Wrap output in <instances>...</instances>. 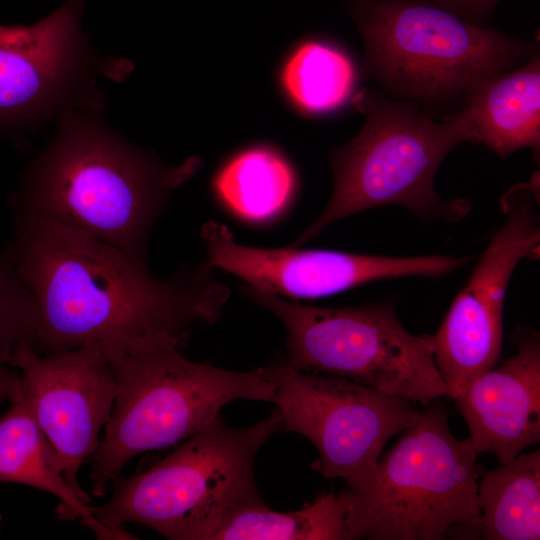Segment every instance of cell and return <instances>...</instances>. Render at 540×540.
<instances>
[{"mask_svg": "<svg viewBox=\"0 0 540 540\" xmlns=\"http://www.w3.org/2000/svg\"><path fill=\"white\" fill-rule=\"evenodd\" d=\"M84 0L28 27L0 26V129L67 108L85 68Z\"/></svg>", "mask_w": 540, "mask_h": 540, "instance_id": "12", "label": "cell"}, {"mask_svg": "<svg viewBox=\"0 0 540 540\" xmlns=\"http://www.w3.org/2000/svg\"><path fill=\"white\" fill-rule=\"evenodd\" d=\"M13 222L6 250L36 303L38 354L94 346L112 360L155 334L185 346L194 327L221 317L230 297L204 263L160 278L83 232L42 220Z\"/></svg>", "mask_w": 540, "mask_h": 540, "instance_id": "1", "label": "cell"}, {"mask_svg": "<svg viewBox=\"0 0 540 540\" xmlns=\"http://www.w3.org/2000/svg\"><path fill=\"white\" fill-rule=\"evenodd\" d=\"M200 157L162 162L99 119L63 111L57 134L11 197L13 221L42 220L83 232L147 265L151 230Z\"/></svg>", "mask_w": 540, "mask_h": 540, "instance_id": "2", "label": "cell"}, {"mask_svg": "<svg viewBox=\"0 0 540 540\" xmlns=\"http://www.w3.org/2000/svg\"><path fill=\"white\" fill-rule=\"evenodd\" d=\"M1 519H2V516H1V514H0V522H1Z\"/></svg>", "mask_w": 540, "mask_h": 540, "instance_id": "24", "label": "cell"}, {"mask_svg": "<svg viewBox=\"0 0 540 540\" xmlns=\"http://www.w3.org/2000/svg\"><path fill=\"white\" fill-rule=\"evenodd\" d=\"M215 187L237 213L252 220L269 218L287 203L294 176L286 160L267 147H254L232 158L219 172Z\"/></svg>", "mask_w": 540, "mask_h": 540, "instance_id": "19", "label": "cell"}, {"mask_svg": "<svg viewBox=\"0 0 540 540\" xmlns=\"http://www.w3.org/2000/svg\"><path fill=\"white\" fill-rule=\"evenodd\" d=\"M365 115L361 131L331 151L332 195L319 216L291 244L301 247L331 224L382 206H402L424 221L457 222L472 204L443 199L434 177L446 156L464 142L478 143L469 105L438 122L417 104L364 89L352 98Z\"/></svg>", "mask_w": 540, "mask_h": 540, "instance_id": "3", "label": "cell"}, {"mask_svg": "<svg viewBox=\"0 0 540 540\" xmlns=\"http://www.w3.org/2000/svg\"><path fill=\"white\" fill-rule=\"evenodd\" d=\"M517 351L474 379L454 399L477 452L507 463L540 440V340L519 332Z\"/></svg>", "mask_w": 540, "mask_h": 540, "instance_id": "14", "label": "cell"}, {"mask_svg": "<svg viewBox=\"0 0 540 540\" xmlns=\"http://www.w3.org/2000/svg\"><path fill=\"white\" fill-rule=\"evenodd\" d=\"M355 496L350 490L326 493L290 512L270 509L263 499L228 516L211 540H350Z\"/></svg>", "mask_w": 540, "mask_h": 540, "instance_id": "18", "label": "cell"}, {"mask_svg": "<svg viewBox=\"0 0 540 540\" xmlns=\"http://www.w3.org/2000/svg\"><path fill=\"white\" fill-rule=\"evenodd\" d=\"M283 429L280 413L246 428L218 415L146 471L117 478L110 500L92 506L104 525L147 526L171 540H211L234 511L261 500L254 478L257 452Z\"/></svg>", "mask_w": 540, "mask_h": 540, "instance_id": "6", "label": "cell"}, {"mask_svg": "<svg viewBox=\"0 0 540 540\" xmlns=\"http://www.w3.org/2000/svg\"><path fill=\"white\" fill-rule=\"evenodd\" d=\"M464 18L478 17L489 12L499 0H429Z\"/></svg>", "mask_w": 540, "mask_h": 540, "instance_id": "22", "label": "cell"}, {"mask_svg": "<svg viewBox=\"0 0 540 540\" xmlns=\"http://www.w3.org/2000/svg\"><path fill=\"white\" fill-rule=\"evenodd\" d=\"M504 224L493 235L465 287L440 325L464 333L485 347L501 351L506 290L521 260L537 259L540 250L539 179L510 188L501 199Z\"/></svg>", "mask_w": 540, "mask_h": 540, "instance_id": "13", "label": "cell"}, {"mask_svg": "<svg viewBox=\"0 0 540 540\" xmlns=\"http://www.w3.org/2000/svg\"><path fill=\"white\" fill-rule=\"evenodd\" d=\"M6 361L20 372L22 394L58 454L66 482L89 504L78 475L97 451L112 413L117 381L109 360L94 346L45 355L23 346Z\"/></svg>", "mask_w": 540, "mask_h": 540, "instance_id": "11", "label": "cell"}, {"mask_svg": "<svg viewBox=\"0 0 540 540\" xmlns=\"http://www.w3.org/2000/svg\"><path fill=\"white\" fill-rule=\"evenodd\" d=\"M363 70L382 90L424 111H461L490 78L536 54V46L415 0H358Z\"/></svg>", "mask_w": 540, "mask_h": 540, "instance_id": "5", "label": "cell"}, {"mask_svg": "<svg viewBox=\"0 0 540 540\" xmlns=\"http://www.w3.org/2000/svg\"><path fill=\"white\" fill-rule=\"evenodd\" d=\"M22 390L20 372L6 361V356L0 353V405L5 401H13Z\"/></svg>", "mask_w": 540, "mask_h": 540, "instance_id": "23", "label": "cell"}, {"mask_svg": "<svg viewBox=\"0 0 540 540\" xmlns=\"http://www.w3.org/2000/svg\"><path fill=\"white\" fill-rule=\"evenodd\" d=\"M175 338L155 334L136 340L109 360L117 394L104 437L89 461L92 494L103 497L137 455L183 442L238 399L271 402L267 367L232 371L194 362Z\"/></svg>", "mask_w": 540, "mask_h": 540, "instance_id": "4", "label": "cell"}, {"mask_svg": "<svg viewBox=\"0 0 540 540\" xmlns=\"http://www.w3.org/2000/svg\"><path fill=\"white\" fill-rule=\"evenodd\" d=\"M38 321L36 303L5 248L0 253V353L7 359L20 347L35 349Z\"/></svg>", "mask_w": 540, "mask_h": 540, "instance_id": "21", "label": "cell"}, {"mask_svg": "<svg viewBox=\"0 0 540 540\" xmlns=\"http://www.w3.org/2000/svg\"><path fill=\"white\" fill-rule=\"evenodd\" d=\"M274 384L271 402L283 429L307 438L317 449L311 469L345 480L361 493L370 485L387 442L409 426L419 410L413 402L354 381L295 370L283 363L267 367Z\"/></svg>", "mask_w": 540, "mask_h": 540, "instance_id": "9", "label": "cell"}, {"mask_svg": "<svg viewBox=\"0 0 540 540\" xmlns=\"http://www.w3.org/2000/svg\"><path fill=\"white\" fill-rule=\"evenodd\" d=\"M479 538H540V451L519 454L494 470L479 468Z\"/></svg>", "mask_w": 540, "mask_h": 540, "instance_id": "17", "label": "cell"}, {"mask_svg": "<svg viewBox=\"0 0 540 540\" xmlns=\"http://www.w3.org/2000/svg\"><path fill=\"white\" fill-rule=\"evenodd\" d=\"M400 433L381 454L368 488L352 492L354 539L479 538L480 467L470 439L452 434L437 400Z\"/></svg>", "mask_w": 540, "mask_h": 540, "instance_id": "7", "label": "cell"}, {"mask_svg": "<svg viewBox=\"0 0 540 540\" xmlns=\"http://www.w3.org/2000/svg\"><path fill=\"white\" fill-rule=\"evenodd\" d=\"M351 59L320 41L299 45L287 59L281 81L288 96L302 110L325 113L350 99L355 85Z\"/></svg>", "mask_w": 540, "mask_h": 540, "instance_id": "20", "label": "cell"}, {"mask_svg": "<svg viewBox=\"0 0 540 540\" xmlns=\"http://www.w3.org/2000/svg\"><path fill=\"white\" fill-rule=\"evenodd\" d=\"M242 292L273 313L287 333L283 364L345 378L427 406L446 396L432 338L400 322L392 300L355 307L301 304L243 285Z\"/></svg>", "mask_w": 540, "mask_h": 540, "instance_id": "8", "label": "cell"}, {"mask_svg": "<svg viewBox=\"0 0 540 540\" xmlns=\"http://www.w3.org/2000/svg\"><path fill=\"white\" fill-rule=\"evenodd\" d=\"M0 417V482L17 483L48 492L59 499L60 520H77L100 540L136 539L124 530L98 521L69 486L58 454L34 420L21 394Z\"/></svg>", "mask_w": 540, "mask_h": 540, "instance_id": "15", "label": "cell"}, {"mask_svg": "<svg viewBox=\"0 0 540 540\" xmlns=\"http://www.w3.org/2000/svg\"><path fill=\"white\" fill-rule=\"evenodd\" d=\"M480 143L500 157L540 145V61L534 54L481 84L469 99Z\"/></svg>", "mask_w": 540, "mask_h": 540, "instance_id": "16", "label": "cell"}, {"mask_svg": "<svg viewBox=\"0 0 540 540\" xmlns=\"http://www.w3.org/2000/svg\"><path fill=\"white\" fill-rule=\"evenodd\" d=\"M200 236L204 264L240 278L244 285L287 299H314L365 283L405 276L440 277L469 258L447 255L391 257L287 246L261 248L238 242L230 229L205 222Z\"/></svg>", "mask_w": 540, "mask_h": 540, "instance_id": "10", "label": "cell"}]
</instances>
